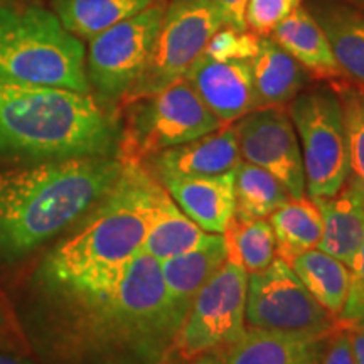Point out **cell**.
Instances as JSON below:
<instances>
[{
    "instance_id": "cell-1",
    "label": "cell",
    "mask_w": 364,
    "mask_h": 364,
    "mask_svg": "<svg viewBox=\"0 0 364 364\" xmlns=\"http://www.w3.org/2000/svg\"><path fill=\"white\" fill-rule=\"evenodd\" d=\"M48 292L56 316L34 336L44 364H164L176 356L182 318L149 253L140 252L110 284Z\"/></svg>"
},
{
    "instance_id": "cell-2",
    "label": "cell",
    "mask_w": 364,
    "mask_h": 364,
    "mask_svg": "<svg viewBox=\"0 0 364 364\" xmlns=\"http://www.w3.org/2000/svg\"><path fill=\"white\" fill-rule=\"evenodd\" d=\"M124 169L118 156L0 169V260H17L76 225Z\"/></svg>"
},
{
    "instance_id": "cell-3",
    "label": "cell",
    "mask_w": 364,
    "mask_h": 364,
    "mask_svg": "<svg viewBox=\"0 0 364 364\" xmlns=\"http://www.w3.org/2000/svg\"><path fill=\"white\" fill-rule=\"evenodd\" d=\"M157 182L144 164L124 162L112 189L46 255L39 270L46 289H93L120 279L144 248Z\"/></svg>"
},
{
    "instance_id": "cell-4",
    "label": "cell",
    "mask_w": 364,
    "mask_h": 364,
    "mask_svg": "<svg viewBox=\"0 0 364 364\" xmlns=\"http://www.w3.org/2000/svg\"><path fill=\"white\" fill-rule=\"evenodd\" d=\"M118 112L91 93L0 81V154L38 161L117 156Z\"/></svg>"
},
{
    "instance_id": "cell-5",
    "label": "cell",
    "mask_w": 364,
    "mask_h": 364,
    "mask_svg": "<svg viewBox=\"0 0 364 364\" xmlns=\"http://www.w3.org/2000/svg\"><path fill=\"white\" fill-rule=\"evenodd\" d=\"M0 81L91 93L81 39L34 4L0 6Z\"/></svg>"
},
{
    "instance_id": "cell-6",
    "label": "cell",
    "mask_w": 364,
    "mask_h": 364,
    "mask_svg": "<svg viewBox=\"0 0 364 364\" xmlns=\"http://www.w3.org/2000/svg\"><path fill=\"white\" fill-rule=\"evenodd\" d=\"M118 110L125 112L117 152L122 162L144 164L162 150L188 144L223 127L186 78Z\"/></svg>"
},
{
    "instance_id": "cell-7",
    "label": "cell",
    "mask_w": 364,
    "mask_h": 364,
    "mask_svg": "<svg viewBox=\"0 0 364 364\" xmlns=\"http://www.w3.org/2000/svg\"><path fill=\"white\" fill-rule=\"evenodd\" d=\"M297 132L307 196L329 198L351 176L343 105L331 85L300 91L287 105Z\"/></svg>"
},
{
    "instance_id": "cell-8",
    "label": "cell",
    "mask_w": 364,
    "mask_h": 364,
    "mask_svg": "<svg viewBox=\"0 0 364 364\" xmlns=\"http://www.w3.org/2000/svg\"><path fill=\"white\" fill-rule=\"evenodd\" d=\"M166 6L167 0H161L90 39L86 76L91 93L95 91L98 102L105 107H117L118 110L122 100L144 73L161 29Z\"/></svg>"
},
{
    "instance_id": "cell-9",
    "label": "cell",
    "mask_w": 364,
    "mask_h": 364,
    "mask_svg": "<svg viewBox=\"0 0 364 364\" xmlns=\"http://www.w3.org/2000/svg\"><path fill=\"white\" fill-rule=\"evenodd\" d=\"M223 26L211 0H167L147 66L122 100L120 107L184 78L196 59L204 53L213 34Z\"/></svg>"
},
{
    "instance_id": "cell-10",
    "label": "cell",
    "mask_w": 364,
    "mask_h": 364,
    "mask_svg": "<svg viewBox=\"0 0 364 364\" xmlns=\"http://www.w3.org/2000/svg\"><path fill=\"white\" fill-rule=\"evenodd\" d=\"M245 321L252 329L327 338L341 321L309 294L289 263L275 258L265 270L250 273Z\"/></svg>"
},
{
    "instance_id": "cell-11",
    "label": "cell",
    "mask_w": 364,
    "mask_h": 364,
    "mask_svg": "<svg viewBox=\"0 0 364 364\" xmlns=\"http://www.w3.org/2000/svg\"><path fill=\"white\" fill-rule=\"evenodd\" d=\"M248 273L226 260L193 300L176 339V354L194 359L230 348L247 331Z\"/></svg>"
},
{
    "instance_id": "cell-12",
    "label": "cell",
    "mask_w": 364,
    "mask_h": 364,
    "mask_svg": "<svg viewBox=\"0 0 364 364\" xmlns=\"http://www.w3.org/2000/svg\"><path fill=\"white\" fill-rule=\"evenodd\" d=\"M241 161L275 177L292 199L307 196L297 132L285 107L258 108L235 122Z\"/></svg>"
},
{
    "instance_id": "cell-13",
    "label": "cell",
    "mask_w": 364,
    "mask_h": 364,
    "mask_svg": "<svg viewBox=\"0 0 364 364\" xmlns=\"http://www.w3.org/2000/svg\"><path fill=\"white\" fill-rule=\"evenodd\" d=\"M184 78L223 125L235 124L257 108L248 59L220 61L201 54Z\"/></svg>"
},
{
    "instance_id": "cell-14",
    "label": "cell",
    "mask_w": 364,
    "mask_h": 364,
    "mask_svg": "<svg viewBox=\"0 0 364 364\" xmlns=\"http://www.w3.org/2000/svg\"><path fill=\"white\" fill-rule=\"evenodd\" d=\"M241 162L235 124L223 125L211 134L188 144L162 150L144 162L152 176L174 174L211 177L235 171Z\"/></svg>"
},
{
    "instance_id": "cell-15",
    "label": "cell",
    "mask_w": 364,
    "mask_h": 364,
    "mask_svg": "<svg viewBox=\"0 0 364 364\" xmlns=\"http://www.w3.org/2000/svg\"><path fill=\"white\" fill-rule=\"evenodd\" d=\"M236 171V169H235ZM235 171L211 177L154 176L184 215L206 233H225L235 213Z\"/></svg>"
},
{
    "instance_id": "cell-16",
    "label": "cell",
    "mask_w": 364,
    "mask_h": 364,
    "mask_svg": "<svg viewBox=\"0 0 364 364\" xmlns=\"http://www.w3.org/2000/svg\"><path fill=\"white\" fill-rule=\"evenodd\" d=\"M312 199L322 216L317 248L349 267L364 241V186L351 174L336 194Z\"/></svg>"
},
{
    "instance_id": "cell-17",
    "label": "cell",
    "mask_w": 364,
    "mask_h": 364,
    "mask_svg": "<svg viewBox=\"0 0 364 364\" xmlns=\"http://www.w3.org/2000/svg\"><path fill=\"white\" fill-rule=\"evenodd\" d=\"M228 260V247L223 233H209L189 252L161 263V273L172 306L184 322L193 300Z\"/></svg>"
},
{
    "instance_id": "cell-18",
    "label": "cell",
    "mask_w": 364,
    "mask_h": 364,
    "mask_svg": "<svg viewBox=\"0 0 364 364\" xmlns=\"http://www.w3.org/2000/svg\"><path fill=\"white\" fill-rule=\"evenodd\" d=\"M270 38L289 53L311 78L327 83L348 80L336 61L324 31L304 6L295 9L285 21H282Z\"/></svg>"
},
{
    "instance_id": "cell-19",
    "label": "cell",
    "mask_w": 364,
    "mask_h": 364,
    "mask_svg": "<svg viewBox=\"0 0 364 364\" xmlns=\"http://www.w3.org/2000/svg\"><path fill=\"white\" fill-rule=\"evenodd\" d=\"M255 105L258 108L287 107L307 86L309 73L270 36H262L252 59Z\"/></svg>"
},
{
    "instance_id": "cell-20",
    "label": "cell",
    "mask_w": 364,
    "mask_h": 364,
    "mask_svg": "<svg viewBox=\"0 0 364 364\" xmlns=\"http://www.w3.org/2000/svg\"><path fill=\"white\" fill-rule=\"evenodd\" d=\"M309 12L324 31L346 78L364 86V9L318 2Z\"/></svg>"
},
{
    "instance_id": "cell-21",
    "label": "cell",
    "mask_w": 364,
    "mask_h": 364,
    "mask_svg": "<svg viewBox=\"0 0 364 364\" xmlns=\"http://www.w3.org/2000/svg\"><path fill=\"white\" fill-rule=\"evenodd\" d=\"M208 235L184 215L161 182H157L142 252L162 263L196 248Z\"/></svg>"
},
{
    "instance_id": "cell-22",
    "label": "cell",
    "mask_w": 364,
    "mask_h": 364,
    "mask_svg": "<svg viewBox=\"0 0 364 364\" xmlns=\"http://www.w3.org/2000/svg\"><path fill=\"white\" fill-rule=\"evenodd\" d=\"M324 339L250 327L225 349L223 364H304L317 353Z\"/></svg>"
},
{
    "instance_id": "cell-23",
    "label": "cell",
    "mask_w": 364,
    "mask_h": 364,
    "mask_svg": "<svg viewBox=\"0 0 364 364\" xmlns=\"http://www.w3.org/2000/svg\"><path fill=\"white\" fill-rule=\"evenodd\" d=\"M161 0H53L56 17L78 39L90 41Z\"/></svg>"
},
{
    "instance_id": "cell-24",
    "label": "cell",
    "mask_w": 364,
    "mask_h": 364,
    "mask_svg": "<svg viewBox=\"0 0 364 364\" xmlns=\"http://www.w3.org/2000/svg\"><path fill=\"white\" fill-rule=\"evenodd\" d=\"M309 294L339 318L349 289V268L318 248L307 250L289 262Z\"/></svg>"
},
{
    "instance_id": "cell-25",
    "label": "cell",
    "mask_w": 364,
    "mask_h": 364,
    "mask_svg": "<svg viewBox=\"0 0 364 364\" xmlns=\"http://www.w3.org/2000/svg\"><path fill=\"white\" fill-rule=\"evenodd\" d=\"M277 243V258L289 263L294 257L317 248L322 238V216L311 196L290 199L268 216Z\"/></svg>"
},
{
    "instance_id": "cell-26",
    "label": "cell",
    "mask_w": 364,
    "mask_h": 364,
    "mask_svg": "<svg viewBox=\"0 0 364 364\" xmlns=\"http://www.w3.org/2000/svg\"><path fill=\"white\" fill-rule=\"evenodd\" d=\"M287 189L262 167L241 161L235 171V216L262 220L290 201Z\"/></svg>"
},
{
    "instance_id": "cell-27",
    "label": "cell",
    "mask_w": 364,
    "mask_h": 364,
    "mask_svg": "<svg viewBox=\"0 0 364 364\" xmlns=\"http://www.w3.org/2000/svg\"><path fill=\"white\" fill-rule=\"evenodd\" d=\"M223 235L228 247V260L238 263L248 275L265 270L277 258L275 235L267 218L247 220L233 215Z\"/></svg>"
},
{
    "instance_id": "cell-28",
    "label": "cell",
    "mask_w": 364,
    "mask_h": 364,
    "mask_svg": "<svg viewBox=\"0 0 364 364\" xmlns=\"http://www.w3.org/2000/svg\"><path fill=\"white\" fill-rule=\"evenodd\" d=\"M343 105L351 174L364 186V86L351 80L329 83Z\"/></svg>"
},
{
    "instance_id": "cell-29",
    "label": "cell",
    "mask_w": 364,
    "mask_h": 364,
    "mask_svg": "<svg viewBox=\"0 0 364 364\" xmlns=\"http://www.w3.org/2000/svg\"><path fill=\"white\" fill-rule=\"evenodd\" d=\"M260 38L262 36L255 34L250 29L223 26L209 39L203 54L213 59H220V61H231V59L252 61L260 46Z\"/></svg>"
},
{
    "instance_id": "cell-30",
    "label": "cell",
    "mask_w": 364,
    "mask_h": 364,
    "mask_svg": "<svg viewBox=\"0 0 364 364\" xmlns=\"http://www.w3.org/2000/svg\"><path fill=\"white\" fill-rule=\"evenodd\" d=\"M300 6L302 0H248L245 24L255 34L270 36L275 27Z\"/></svg>"
},
{
    "instance_id": "cell-31",
    "label": "cell",
    "mask_w": 364,
    "mask_h": 364,
    "mask_svg": "<svg viewBox=\"0 0 364 364\" xmlns=\"http://www.w3.org/2000/svg\"><path fill=\"white\" fill-rule=\"evenodd\" d=\"M349 289L348 297L343 312H341L339 321L343 326L351 324L356 318L358 312L364 306V241L354 255L353 262L349 263Z\"/></svg>"
},
{
    "instance_id": "cell-32",
    "label": "cell",
    "mask_w": 364,
    "mask_h": 364,
    "mask_svg": "<svg viewBox=\"0 0 364 364\" xmlns=\"http://www.w3.org/2000/svg\"><path fill=\"white\" fill-rule=\"evenodd\" d=\"M318 364H354L348 327H338L324 339Z\"/></svg>"
},
{
    "instance_id": "cell-33",
    "label": "cell",
    "mask_w": 364,
    "mask_h": 364,
    "mask_svg": "<svg viewBox=\"0 0 364 364\" xmlns=\"http://www.w3.org/2000/svg\"><path fill=\"white\" fill-rule=\"evenodd\" d=\"M213 6L221 16L223 24L236 29H247L245 24V9L248 0H211Z\"/></svg>"
},
{
    "instance_id": "cell-34",
    "label": "cell",
    "mask_w": 364,
    "mask_h": 364,
    "mask_svg": "<svg viewBox=\"0 0 364 364\" xmlns=\"http://www.w3.org/2000/svg\"><path fill=\"white\" fill-rule=\"evenodd\" d=\"M349 331V341H351V351L354 364H364V331Z\"/></svg>"
},
{
    "instance_id": "cell-35",
    "label": "cell",
    "mask_w": 364,
    "mask_h": 364,
    "mask_svg": "<svg viewBox=\"0 0 364 364\" xmlns=\"http://www.w3.org/2000/svg\"><path fill=\"white\" fill-rule=\"evenodd\" d=\"M223 354H225V349L201 354V356L194 358V361L191 364H223Z\"/></svg>"
},
{
    "instance_id": "cell-36",
    "label": "cell",
    "mask_w": 364,
    "mask_h": 364,
    "mask_svg": "<svg viewBox=\"0 0 364 364\" xmlns=\"http://www.w3.org/2000/svg\"><path fill=\"white\" fill-rule=\"evenodd\" d=\"M0 364H34L29 359L24 356H19V354H6L0 353Z\"/></svg>"
},
{
    "instance_id": "cell-37",
    "label": "cell",
    "mask_w": 364,
    "mask_h": 364,
    "mask_svg": "<svg viewBox=\"0 0 364 364\" xmlns=\"http://www.w3.org/2000/svg\"><path fill=\"white\" fill-rule=\"evenodd\" d=\"M344 327H348V329H354V331H364V306L361 307V311L358 312L356 318H354L351 324H348Z\"/></svg>"
},
{
    "instance_id": "cell-38",
    "label": "cell",
    "mask_w": 364,
    "mask_h": 364,
    "mask_svg": "<svg viewBox=\"0 0 364 364\" xmlns=\"http://www.w3.org/2000/svg\"><path fill=\"white\" fill-rule=\"evenodd\" d=\"M322 343H324V341H322ZM321 349H322V344H321V348H318V349H317V353H316V354H314V356H311V358H309V359H307V361H306V363H304V364H318V356H321Z\"/></svg>"
},
{
    "instance_id": "cell-39",
    "label": "cell",
    "mask_w": 364,
    "mask_h": 364,
    "mask_svg": "<svg viewBox=\"0 0 364 364\" xmlns=\"http://www.w3.org/2000/svg\"><path fill=\"white\" fill-rule=\"evenodd\" d=\"M343 2H344V4H349V6L364 9V0H343Z\"/></svg>"
},
{
    "instance_id": "cell-40",
    "label": "cell",
    "mask_w": 364,
    "mask_h": 364,
    "mask_svg": "<svg viewBox=\"0 0 364 364\" xmlns=\"http://www.w3.org/2000/svg\"><path fill=\"white\" fill-rule=\"evenodd\" d=\"M24 2V0H0V6H7V4H17Z\"/></svg>"
},
{
    "instance_id": "cell-41",
    "label": "cell",
    "mask_w": 364,
    "mask_h": 364,
    "mask_svg": "<svg viewBox=\"0 0 364 364\" xmlns=\"http://www.w3.org/2000/svg\"><path fill=\"white\" fill-rule=\"evenodd\" d=\"M164 364H176V363H171V361H167V363H164Z\"/></svg>"
},
{
    "instance_id": "cell-42",
    "label": "cell",
    "mask_w": 364,
    "mask_h": 364,
    "mask_svg": "<svg viewBox=\"0 0 364 364\" xmlns=\"http://www.w3.org/2000/svg\"><path fill=\"white\" fill-rule=\"evenodd\" d=\"M2 344H6V343H4V341H0V346H2Z\"/></svg>"
}]
</instances>
